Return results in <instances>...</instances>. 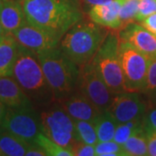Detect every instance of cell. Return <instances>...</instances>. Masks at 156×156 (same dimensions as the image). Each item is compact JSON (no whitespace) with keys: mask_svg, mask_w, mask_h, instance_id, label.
I'll return each mask as SVG.
<instances>
[{"mask_svg":"<svg viewBox=\"0 0 156 156\" xmlns=\"http://www.w3.org/2000/svg\"><path fill=\"white\" fill-rule=\"evenodd\" d=\"M0 156H5L4 155V154H3V152L0 150Z\"/></svg>","mask_w":156,"mask_h":156,"instance_id":"74e56055","label":"cell"},{"mask_svg":"<svg viewBox=\"0 0 156 156\" xmlns=\"http://www.w3.org/2000/svg\"><path fill=\"white\" fill-rule=\"evenodd\" d=\"M12 76L35 105L45 108L56 101L37 54L20 44Z\"/></svg>","mask_w":156,"mask_h":156,"instance_id":"3957f363","label":"cell"},{"mask_svg":"<svg viewBox=\"0 0 156 156\" xmlns=\"http://www.w3.org/2000/svg\"><path fill=\"white\" fill-rule=\"evenodd\" d=\"M7 34L8 33L6 32L5 30L4 29L3 25H2V23H1V22H0V40H2V39L4 38Z\"/></svg>","mask_w":156,"mask_h":156,"instance_id":"e575fe53","label":"cell"},{"mask_svg":"<svg viewBox=\"0 0 156 156\" xmlns=\"http://www.w3.org/2000/svg\"><path fill=\"white\" fill-rule=\"evenodd\" d=\"M95 155L97 156H125L122 146L114 140L108 141H98L95 146Z\"/></svg>","mask_w":156,"mask_h":156,"instance_id":"d4e9b609","label":"cell"},{"mask_svg":"<svg viewBox=\"0 0 156 156\" xmlns=\"http://www.w3.org/2000/svg\"><path fill=\"white\" fill-rule=\"evenodd\" d=\"M156 92V56L153 57L150 60L147 76V83H146L145 89L143 90V93L148 96L151 99L153 95Z\"/></svg>","mask_w":156,"mask_h":156,"instance_id":"484cf974","label":"cell"},{"mask_svg":"<svg viewBox=\"0 0 156 156\" xmlns=\"http://www.w3.org/2000/svg\"><path fill=\"white\" fill-rule=\"evenodd\" d=\"M27 156H47L45 152L39 146H37L36 143L35 144H30L28 150L26 152Z\"/></svg>","mask_w":156,"mask_h":156,"instance_id":"1f68e13d","label":"cell"},{"mask_svg":"<svg viewBox=\"0 0 156 156\" xmlns=\"http://www.w3.org/2000/svg\"><path fill=\"white\" fill-rule=\"evenodd\" d=\"M21 4L28 23L60 40L84 17L81 0H21Z\"/></svg>","mask_w":156,"mask_h":156,"instance_id":"6da1fadb","label":"cell"},{"mask_svg":"<svg viewBox=\"0 0 156 156\" xmlns=\"http://www.w3.org/2000/svg\"><path fill=\"white\" fill-rule=\"evenodd\" d=\"M0 126L29 144H35L37 134L41 133L40 115L34 109L33 106L8 108Z\"/></svg>","mask_w":156,"mask_h":156,"instance_id":"9c48e42d","label":"cell"},{"mask_svg":"<svg viewBox=\"0 0 156 156\" xmlns=\"http://www.w3.org/2000/svg\"><path fill=\"white\" fill-rule=\"evenodd\" d=\"M19 44L11 34L0 40V77L12 76Z\"/></svg>","mask_w":156,"mask_h":156,"instance_id":"e0dca14e","label":"cell"},{"mask_svg":"<svg viewBox=\"0 0 156 156\" xmlns=\"http://www.w3.org/2000/svg\"><path fill=\"white\" fill-rule=\"evenodd\" d=\"M108 30L83 17L63 35L59 46L76 64L82 67L93 60L109 33Z\"/></svg>","mask_w":156,"mask_h":156,"instance_id":"7a4b0ae2","label":"cell"},{"mask_svg":"<svg viewBox=\"0 0 156 156\" xmlns=\"http://www.w3.org/2000/svg\"><path fill=\"white\" fill-rule=\"evenodd\" d=\"M75 156H95V148L94 145L86 144L84 142L80 141L76 147L74 148Z\"/></svg>","mask_w":156,"mask_h":156,"instance_id":"83f0119b","label":"cell"},{"mask_svg":"<svg viewBox=\"0 0 156 156\" xmlns=\"http://www.w3.org/2000/svg\"><path fill=\"white\" fill-rule=\"evenodd\" d=\"M77 90L86 96L101 112L106 111L115 94H114L95 65L90 62L80 67Z\"/></svg>","mask_w":156,"mask_h":156,"instance_id":"ba28073f","label":"cell"},{"mask_svg":"<svg viewBox=\"0 0 156 156\" xmlns=\"http://www.w3.org/2000/svg\"><path fill=\"white\" fill-rule=\"evenodd\" d=\"M154 13H156V0H140L136 21L140 22Z\"/></svg>","mask_w":156,"mask_h":156,"instance_id":"4316f807","label":"cell"},{"mask_svg":"<svg viewBox=\"0 0 156 156\" xmlns=\"http://www.w3.org/2000/svg\"><path fill=\"white\" fill-rule=\"evenodd\" d=\"M4 2H5V0H0V10H1L2 6L4 5Z\"/></svg>","mask_w":156,"mask_h":156,"instance_id":"8d00e7d4","label":"cell"},{"mask_svg":"<svg viewBox=\"0 0 156 156\" xmlns=\"http://www.w3.org/2000/svg\"><path fill=\"white\" fill-rule=\"evenodd\" d=\"M150 101H151L152 105H154V107H156V92H155V94L153 95V97L151 98Z\"/></svg>","mask_w":156,"mask_h":156,"instance_id":"d590c367","label":"cell"},{"mask_svg":"<svg viewBox=\"0 0 156 156\" xmlns=\"http://www.w3.org/2000/svg\"><path fill=\"white\" fill-rule=\"evenodd\" d=\"M41 133L63 147L74 150L81 141L75 128L74 119L55 101L40 113Z\"/></svg>","mask_w":156,"mask_h":156,"instance_id":"8992f818","label":"cell"},{"mask_svg":"<svg viewBox=\"0 0 156 156\" xmlns=\"http://www.w3.org/2000/svg\"><path fill=\"white\" fill-rule=\"evenodd\" d=\"M17 43L35 54H40L59 45L60 39L49 31L25 23L11 34Z\"/></svg>","mask_w":156,"mask_h":156,"instance_id":"8fae6325","label":"cell"},{"mask_svg":"<svg viewBox=\"0 0 156 156\" xmlns=\"http://www.w3.org/2000/svg\"><path fill=\"white\" fill-rule=\"evenodd\" d=\"M0 100L8 108L32 107L33 103L16 79L11 76L0 77Z\"/></svg>","mask_w":156,"mask_h":156,"instance_id":"9a60e30c","label":"cell"},{"mask_svg":"<svg viewBox=\"0 0 156 156\" xmlns=\"http://www.w3.org/2000/svg\"><path fill=\"white\" fill-rule=\"evenodd\" d=\"M143 128L156 131V107L147 110L143 117Z\"/></svg>","mask_w":156,"mask_h":156,"instance_id":"f1b7e54d","label":"cell"},{"mask_svg":"<svg viewBox=\"0 0 156 156\" xmlns=\"http://www.w3.org/2000/svg\"><path fill=\"white\" fill-rule=\"evenodd\" d=\"M120 42L119 31L111 30L91 61L114 94L128 91L119 57Z\"/></svg>","mask_w":156,"mask_h":156,"instance_id":"5b68a950","label":"cell"},{"mask_svg":"<svg viewBox=\"0 0 156 156\" xmlns=\"http://www.w3.org/2000/svg\"><path fill=\"white\" fill-rule=\"evenodd\" d=\"M120 40L128 43L151 58L156 56V35L144 28L141 24L132 23L119 32Z\"/></svg>","mask_w":156,"mask_h":156,"instance_id":"7c38bea8","label":"cell"},{"mask_svg":"<svg viewBox=\"0 0 156 156\" xmlns=\"http://www.w3.org/2000/svg\"><path fill=\"white\" fill-rule=\"evenodd\" d=\"M0 22L8 34H12L27 23L21 1L5 0L0 10Z\"/></svg>","mask_w":156,"mask_h":156,"instance_id":"2e32d148","label":"cell"},{"mask_svg":"<svg viewBox=\"0 0 156 156\" xmlns=\"http://www.w3.org/2000/svg\"><path fill=\"white\" fill-rule=\"evenodd\" d=\"M119 57L128 91L143 92L152 58L122 41L119 45Z\"/></svg>","mask_w":156,"mask_h":156,"instance_id":"52a82bcc","label":"cell"},{"mask_svg":"<svg viewBox=\"0 0 156 156\" xmlns=\"http://www.w3.org/2000/svg\"><path fill=\"white\" fill-rule=\"evenodd\" d=\"M56 101L66 98L77 89L80 67L60 46L37 55Z\"/></svg>","mask_w":156,"mask_h":156,"instance_id":"277c9868","label":"cell"},{"mask_svg":"<svg viewBox=\"0 0 156 156\" xmlns=\"http://www.w3.org/2000/svg\"><path fill=\"white\" fill-rule=\"evenodd\" d=\"M92 122L95 125L98 141H108L114 140L118 123L108 112L100 113Z\"/></svg>","mask_w":156,"mask_h":156,"instance_id":"d6986e66","label":"cell"},{"mask_svg":"<svg viewBox=\"0 0 156 156\" xmlns=\"http://www.w3.org/2000/svg\"><path fill=\"white\" fill-rule=\"evenodd\" d=\"M74 120L93 122L101 112L77 89L72 95L56 101Z\"/></svg>","mask_w":156,"mask_h":156,"instance_id":"4fadbf2b","label":"cell"},{"mask_svg":"<svg viewBox=\"0 0 156 156\" xmlns=\"http://www.w3.org/2000/svg\"><path fill=\"white\" fill-rule=\"evenodd\" d=\"M74 124L78 138L82 142L89 145H96L98 142V137L94 123L89 121L74 120Z\"/></svg>","mask_w":156,"mask_h":156,"instance_id":"603a6c76","label":"cell"},{"mask_svg":"<svg viewBox=\"0 0 156 156\" xmlns=\"http://www.w3.org/2000/svg\"><path fill=\"white\" fill-rule=\"evenodd\" d=\"M148 147V155L156 156V131L148 128H144Z\"/></svg>","mask_w":156,"mask_h":156,"instance_id":"f546056e","label":"cell"},{"mask_svg":"<svg viewBox=\"0 0 156 156\" xmlns=\"http://www.w3.org/2000/svg\"><path fill=\"white\" fill-rule=\"evenodd\" d=\"M82 1H83V3H85L86 5H88L93 7V6H95V5H105V4L109 3V2L112 1V0H82Z\"/></svg>","mask_w":156,"mask_h":156,"instance_id":"d6a6232c","label":"cell"},{"mask_svg":"<svg viewBox=\"0 0 156 156\" xmlns=\"http://www.w3.org/2000/svg\"><path fill=\"white\" fill-rule=\"evenodd\" d=\"M125 1L126 0H112L105 5L93 6L89 11L88 17L99 25L120 32L122 30L120 10Z\"/></svg>","mask_w":156,"mask_h":156,"instance_id":"5bb4252c","label":"cell"},{"mask_svg":"<svg viewBox=\"0 0 156 156\" xmlns=\"http://www.w3.org/2000/svg\"><path fill=\"white\" fill-rule=\"evenodd\" d=\"M147 110V104L139 92L128 91L115 94L108 111L118 124L138 118H143Z\"/></svg>","mask_w":156,"mask_h":156,"instance_id":"30bf717a","label":"cell"},{"mask_svg":"<svg viewBox=\"0 0 156 156\" xmlns=\"http://www.w3.org/2000/svg\"><path fill=\"white\" fill-rule=\"evenodd\" d=\"M30 144L0 126V150L4 155L23 156L26 154Z\"/></svg>","mask_w":156,"mask_h":156,"instance_id":"ac0fdd59","label":"cell"},{"mask_svg":"<svg viewBox=\"0 0 156 156\" xmlns=\"http://www.w3.org/2000/svg\"><path fill=\"white\" fill-rule=\"evenodd\" d=\"M140 0H126L120 10V19L122 22V30L128 24L136 21V16L139 9Z\"/></svg>","mask_w":156,"mask_h":156,"instance_id":"cb8c5ba5","label":"cell"},{"mask_svg":"<svg viewBox=\"0 0 156 156\" xmlns=\"http://www.w3.org/2000/svg\"><path fill=\"white\" fill-rule=\"evenodd\" d=\"M35 143L44 151L47 156H75L72 150L57 144L43 133L37 134Z\"/></svg>","mask_w":156,"mask_h":156,"instance_id":"7402d4cb","label":"cell"},{"mask_svg":"<svg viewBox=\"0 0 156 156\" xmlns=\"http://www.w3.org/2000/svg\"><path fill=\"white\" fill-rule=\"evenodd\" d=\"M140 24L150 32L156 35V13L144 18L140 21Z\"/></svg>","mask_w":156,"mask_h":156,"instance_id":"4dcf8cb0","label":"cell"},{"mask_svg":"<svg viewBox=\"0 0 156 156\" xmlns=\"http://www.w3.org/2000/svg\"><path fill=\"white\" fill-rule=\"evenodd\" d=\"M143 128V118H138L127 122L118 124L114 140L122 146L132 135Z\"/></svg>","mask_w":156,"mask_h":156,"instance_id":"44dd1931","label":"cell"},{"mask_svg":"<svg viewBox=\"0 0 156 156\" xmlns=\"http://www.w3.org/2000/svg\"><path fill=\"white\" fill-rule=\"evenodd\" d=\"M7 108H8V107L0 100V125L2 124L3 121H4V118L5 116Z\"/></svg>","mask_w":156,"mask_h":156,"instance_id":"836d02e7","label":"cell"},{"mask_svg":"<svg viewBox=\"0 0 156 156\" xmlns=\"http://www.w3.org/2000/svg\"><path fill=\"white\" fill-rule=\"evenodd\" d=\"M126 156L148 155L147 140L144 128L134 134L122 145Z\"/></svg>","mask_w":156,"mask_h":156,"instance_id":"ffe728a7","label":"cell"}]
</instances>
